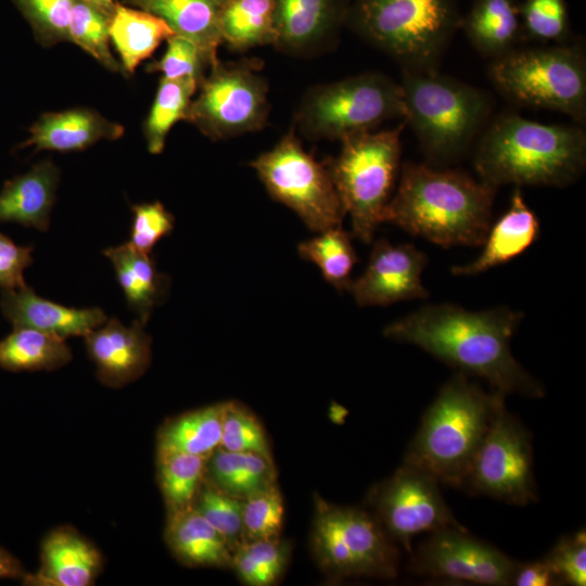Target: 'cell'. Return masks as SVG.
Returning <instances> with one entry per match:
<instances>
[{
	"instance_id": "cell-1",
	"label": "cell",
	"mask_w": 586,
	"mask_h": 586,
	"mask_svg": "<svg viewBox=\"0 0 586 586\" xmlns=\"http://www.w3.org/2000/svg\"><path fill=\"white\" fill-rule=\"evenodd\" d=\"M522 319V311L506 306L473 311L441 303L420 307L391 322L383 335L418 346L458 372L486 380L505 395L540 398L544 386L510 349Z\"/></svg>"
},
{
	"instance_id": "cell-2",
	"label": "cell",
	"mask_w": 586,
	"mask_h": 586,
	"mask_svg": "<svg viewBox=\"0 0 586 586\" xmlns=\"http://www.w3.org/2000/svg\"><path fill=\"white\" fill-rule=\"evenodd\" d=\"M496 190L462 170L405 163L383 222L444 247L482 245Z\"/></svg>"
},
{
	"instance_id": "cell-3",
	"label": "cell",
	"mask_w": 586,
	"mask_h": 586,
	"mask_svg": "<svg viewBox=\"0 0 586 586\" xmlns=\"http://www.w3.org/2000/svg\"><path fill=\"white\" fill-rule=\"evenodd\" d=\"M479 179L501 186L563 188L586 167V133L581 125L543 124L517 113L496 117L476 143Z\"/></svg>"
},
{
	"instance_id": "cell-4",
	"label": "cell",
	"mask_w": 586,
	"mask_h": 586,
	"mask_svg": "<svg viewBox=\"0 0 586 586\" xmlns=\"http://www.w3.org/2000/svg\"><path fill=\"white\" fill-rule=\"evenodd\" d=\"M505 396L496 390L486 392L457 372L425 410L404 462L428 472L440 484L461 488Z\"/></svg>"
},
{
	"instance_id": "cell-5",
	"label": "cell",
	"mask_w": 586,
	"mask_h": 586,
	"mask_svg": "<svg viewBox=\"0 0 586 586\" xmlns=\"http://www.w3.org/2000/svg\"><path fill=\"white\" fill-rule=\"evenodd\" d=\"M399 84L403 120L432 166H447L461 158L493 111V100L484 90L437 69H403Z\"/></svg>"
},
{
	"instance_id": "cell-6",
	"label": "cell",
	"mask_w": 586,
	"mask_h": 586,
	"mask_svg": "<svg viewBox=\"0 0 586 586\" xmlns=\"http://www.w3.org/2000/svg\"><path fill=\"white\" fill-rule=\"evenodd\" d=\"M462 14L458 0H352L346 26L403 69H437Z\"/></svg>"
},
{
	"instance_id": "cell-7",
	"label": "cell",
	"mask_w": 586,
	"mask_h": 586,
	"mask_svg": "<svg viewBox=\"0 0 586 586\" xmlns=\"http://www.w3.org/2000/svg\"><path fill=\"white\" fill-rule=\"evenodd\" d=\"M487 75L514 104L558 112L581 126L586 122V55L575 39L517 48L491 60Z\"/></svg>"
},
{
	"instance_id": "cell-8",
	"label": "cell",
	"mask_w": 586,
	"mask_h": 586,
	"mask_svg": "<svg viewBox=\"0 0 586 586\" xmlns=\"http://www.w3.org/2000/svg\"><path fill=\"white\" fill-rule=\"evenodd\" d=\"M405 122L392 129L372 130L342 139L336 157L324 162L345 214L352 235L370 243L400 171L402 133Z\"/></svg>"
},
{
	"instance_id": "cell-9",
	"label": "cell",
	"mask_w": 586,
	"mask_h": 586,
	"mask_svg": "<svg viewBox=\"0 0 586 586\" xmlns=\"http://www.w3.org/2000/svg\"><path fill=\"white\" fill-rule=\"evenodd\" d=\"M399 82L380 72H365L316 85L303 95L294 128L309 140H339L375 130L404 118Z\"/></svg>"
},
{
	"instance_id": "cell-10",
	"label": "cell",
	"mask_w": 586,
	"mask_h": 586,
	"mask_svg": "<svg viewBox=\"0 0 586 586\" xmlns=\"http://www.w3.org/2000/svg\"><path fill=\"white\" fill-rule=\"evenodd\" d=\"M313 551L322 570L336 578H394L399 552L373 514L316 497Z\"/></svg>"
},
{
	"instance_id": "cell-11",
	"label": "cell",
	"mask_w": 586,
	"mask_h": 586,
	"mask_svg": "<svg viewBox=\"0 0 586 586\" xmlns=\"http://www.w3.org/2000/svg\"><path fill=\"white\" fill-rule=\"evenodd\" d=\"M250 166L268 194L309 229L320 232L342 226L346 214L329 170L303 148L294 127Z\"/></svg>"
},
{
	"instance_id": "cell-12",
	"label": "cell",
	"mask_w": 586,
	"mask_h": 586,
	"mask_svg": "<svg viewBox=\"0 0 586 586\" xmlns=\"http://www.w3.org/2000/svg\"><path fill=\"white\" fill-rule=\"evenodd\" d=\"M259 60L214 63L198 88L187 122L212 141L263 129L269 115L268 82Z\"/></svg>"
},
{
	"instance_id": "cell-13",
	"label": "cell",
	"mask_w": 586,
	"mask_h": 586,
	"mask_svg": "<svg viewBox=\"0 0 586 586\" xmlns=\"http://www.w3.org/2000/svg\"><path fill=\"white\" fill-rule=\"evenodd\" d=\"M461 488L510 505L537 501L531 434L505 405L495 415Z\"/></svg>"
},
{
	"instance_id": "cell-14",
	"label": "cell",
	"mask_w": 586,
	"mask_h": 586,
	"mask_svg": "<svg viewBox=\"0 0 586 586\" xmlns=\"http://www.w3.org/2000/svg\"><path fill=\"white\" fill-rule=\"evenodd\" d=\"M438 486L428 472L404 462L392 476L371 488L367 502L392 540L411 553L416 535L462 526Z\"/></svg>"
},
{
	"instance_id": "cell-15",
	"label": "cell",
	"mask_w": 586,
	"mask_h": 586,
	"mask_svg": "<svg viewBox=\"0 0 586 586\" xmlns=\"http://www.w3.org/2000/svg\"><path fill=\"white\" fill-rule=\"evenodd\" d=\"M410 555L408 568L415 574L489 586L512 585L519 563L463 526L430 533Z\"/></svg>"
},
{
	"instance_id": "cell-16",
	"label": "cell",
	"mask_w": 586,
	"mask_h": 586,
	"mask_svg": "<svg viewBox=\"0 0 586 586\" xmlns=\"http://www.w3.org/2000/svg\"><path fill=\"white\" fill-rule=\"evenodd\" d=\"M426 255L412 244L394 245L386 239L374 242L368 265L348 285L359 306H387L402 301L429 297L421 276Z\"/></svg>"
},
{
	"instance_id": "cell-17",
	"label": "cell",
	"mask_w": 586,
	"mask_h": 586,
	"mask_svg": "<svg viewBox=\"0 0 586 586\" xmlns=\"http://www.w3.org/2000/svg\"><path fill=\"white\" fill-rule=\"evenodd\" d=\"M352 0H275L279 51L305 56L333 44L346 26Z\"/></svg>"
},
{
	"instance_id": "cell-18",
	"label": "cell",
	"mask_w": 586,
	"mask_h": 586,
	"mask_svg": "<svg viewBox=\"0 0 586 586\" xmlns=\"http://www.w3.org/2000/svg\"><path fill=\"white\" fill-rule=\"evenodd\" d=\"M84 337L99 381L110 387L137 380L151 364L152 340L139 319L125 327L117 318H111Z\"/></svg>"
},
{
	"instance_id": "cell-19",
	"label": "cell",
	"mask_w": 586,
	"mask_h": 586,
	"mask_svg": "<svg viewBox=\"0 0 586 586\" xmlns=\"http://www.w3.org/2000/svg\"><path fill=\"white\" fill-rule=\"evenodd\" d=\"M0 307L4 318L14 328H30L63 340L85 336L107 320L101 308L66 307L38 296L27 285L2 289Z\"/></svg>"
},
{
	"instance_id": "cell-20",
	"label": "cell",
	"mask_w": 586,
	"mask_h": 586,
	"mask_svg": "<svg viewBox=\"0 0 586 586\" xmlns=\"http://www.w3.org/2000/svg\"><path fill=\"white\" fill-rule=\"evenodd\" d=\"M41 566L26 574L27 585L89 586L102 565L99 550L74 528L59 527L46 536L40 551Z\"/></svg>"
},
{
	"instance_id": "cell-21",
	"label": "cell",
	"mask_w": 586,
	"mask_h": 586,
	"mask_svg": "<svg viewBox=\"0 0 586 586\" xmlns=\"http://www.w3.org/2000/svg\"><path fill=\"white\" fill-rule=\"evenodd\" d=\"M124 127L113 123L93 110L75 107L42 114L29 128L28 138L16 146H35V151L51 150L75 152L85 150L95 142L116 140Z\"/></svg>"
},
{
	"instance_id": "cell-22",
	"label": "cell",
	"mask_w": 586,
	"mask_h": 586,
	"mask_svg": "<svg viewBox=\"0 0 586 586\" xmlns=\"http://www.w3.org/2000/svg\"><path fill=\"white\" fill-rule=\"evenodd\" d=\"M540 224L515 187L508 209L491 225L483 251L466 265L451 267L454 276H475L505 264L526 251L538 238Z\"/></svg>"
},
{
	"instance_id": "cell-23",
	"label": "cell",
	"mask_w": 586,
	"mask_h": 586,
	"mask_svg": "<svg viewBox=\"0 0 586 586\" xmlns=\"http://www.w3.org/2000/svg\"><path fill=\"white\" fill-rule=\"evenodd\" d=\"M60 179L58 167L44 160L7 180L0 191V222H15L47 231Z\"/></svg>"
},
{
	"instance_id": "cell-24",
	"label": "cell",
	"mask_w": 586,
	"mask_h": 586,
	"mask_svg": "<svg viewBox=\"0 0 586 586\" xmlns=\"http://www.w3.org/2000/svg\"><path fill=\"white\" fill-rule=\"evenodd\" d=\"M225 0H124V3L161 17L175 35L194 42L211 66L221 44L219 20Z\"/></svg>"
},
{
	"instance_id": "cell-25",
	"label": "cell",
	"mask_w": 586,
	"mask_h": 586,
	"mask_svg": "<svg viewBox=\"0 0 586 586\" xmlns=\"http://www.w3.org/2000/svg\"><path fill=\"white\" fill-rule=\"evenodd\" d=\"M522 0H473L462 15L460 28L471 46L494 60L525 41L520 7Z\"/></svg>"
},
{
	"instance_id": "cell-26",
	"label": "cell",
	"mask_w": 586,
	"mask_h": 586,
	"mask_svg": "<svg viewBox=\"0 0 586 586\" xmlns=\"http://www.w3.org/2000/svg\"><path fill=\"white\" fill-rule=\"evenodd\" d=\"M165 539L186 565L231 566L232 550L227 540L193 507L168 514Z\"/></svg>"
},
{
	"instance_id": "cell-27",
	"label": "cell",
	"mask_w": 586,
	"mask_h": 586,
	"mask_svg": "<svg viewBox=\"0 0 586 586\" xmlns=\"http://www.w3.org/2000/svg\"><path fill=\"white\" fill-rule=\"evenodd\" d=\"M103 254L112 262L128 307L144 324L168 291V276L157 270L150 254L129 242L105 249Z\"/></svg>"
},
{
	"instance_id": "cell-28",
	"label": "cell",
	"mask_w": 586,
	"mask_h": 586,
	"mask_svg": "<svg viewBox=\"0 0 586 586\" xmlns=\"http://www.w3.org/2000/svg\"><path fill=\"white\" fill-rule=\"evenodd\" d=\"M109 33L125 75L133 74L143 60L175 35L155 14L118 1L111 13Z\"/></svg>"
},
{
	"instance_id": "cell-29",
	"label": "cell",
	"mask_w": 586,
	"mask_h": 586,
	"mask_svg": "<svg viewBox=\"0 0 586 586\" xmlns=\"http://www.w3.org/2000/svg\"><path fill=\"white\" fill-rule=\"evenodd\" d=\"M205 476L239 499L276 483L272 458L250 451H231L218 446L207 458Z\"/></svg>"
},
{
	"instance_id": "cell-30",
	"label": "cell",
	"mask_w": 586,
	"mask_h": 586,
	"mask_svg": "<svg viewBox=\"0 0 586 586\" xmlns=\"http://www.w3.org/2000/svg\"><path fill=\"white\" fill-rule=\"evenodd\" d=\"M219 30L221 43L232 51L273 46L275 0H225Z\"/></svg>"
},
{
	"instance_id": "cell-31",
	"label": "cell",
	"mask_w": 586,
	"mask_h": 586,
	"mask_svg": "<svg viewBox=\"0 0 586 586\" xmlns=\"http://www.w3.org/2000/svg\"><path fill=\"white\" fill-rule=\"evenodd\" d=\"M63 339L17 327L0 341V368L12 371H52L72 360Z\"/></svg>"
},
{
	"instance_id": "cell-32",
	"label": "cell",
	"mask_w": 586,
	"mask_h": 586,
	"mask_svg": "<svg viewBox=\"0 0 586 586\" xmlns=\"http://www.w3.org/2000/svg\"><path fill=\"white\" fill-rule=\"evenodd\" d=\"M225 403L188 411L165 423L157 435V453L182 451L208 457L221 438Z\"/></svg>"
},
{
	"instance_id": "cell-33",
	"label": "cell",
	"mask_w": 586,
	"mask_h": 586,
	"mask_svg": "<svg viewBox=\"0 0 586 586\" xmlns=\"http://www.w3.org/2000/svg\"><path fill=\"white\" fill-rule=\"evenodd\" d=\"M199 85L190 79L161 77L155 98L144 122L143 133L148 150L160 154L166 137L179 120H186L193 94Z\"/></svg>"
},
{
	"instance_id": "cell-34",
	"label": "cell",
	"mask_w": 586,
	"mask_h": 586,
	"mask_svg": "<svg viewBox=\"0 0 586 586\" xmlns=\"http://www.w3.org/2000/svg\"><path fill=\"white\" fill-rule=\"evenodd\" d=\"M205 456L182 451L157 453V475L168 514L193 506L205 477Z\"/></svg>"
},
{
	"instance_id": "cell-35",
	"label": "cell",
	"mask_w": 586,
	"mask_h": 586,
	"mask_svg": "<svg viewBox=\"0 0 586 586\" xmlns=\"http://www.w3.org/2000/svg\"><path fill=\"white\" fill-rule=\"evenodd\" d=\"M352 237L342 226L333 227L301 242L297 251L302 258L320 269L327 282L337 291H347L353 280L351 272L358 260Z\"/></svg>"
},
{
	"instance_id": "cell-36",
	"label": "cell",
	"mask_w": 586,
	"mask_h": 586,
	"mask_svg": "<svg viewBox=\"0 0 586 586\" xmlns=\"http://www.w3.org/2000/svg\"><path fill=\"white\" fill-rule=\"evenodd\" d=\"M290 556V547L279 537L243 542L232 551L231 568L250 586H269L278 581Z\"/></svg>"
},
{
	"instance_id": "cell-37",
	"label": "cell",
	"mask_w": 586,
	"mask_h": 586,
	"mask_svg": "<svg viewBox=\"0 0 586 586\" xmlns=\"http://www.w3.org/2000/svg\"><path fill=\"white\" fill-rule=\"evenodd\" d=\"M111 13L88 2L75 0L68 25V41L88 52L106 69L124 74L119 61L110 49Z\"/></svg>"
},
{
	"instance_id": "cell-38",
	"label": "cell",
	"mask_w": 586,
	"mask_h": 586,
	"mask_svg": "<svg viewBox=\"0 0 586 586\" xmlns=\"http://www.w3.org/2000/svg\"><path fill=\"white\" fill-rule=\"evenodd\" d=\"M520 15L524 40L543 44L574 40L565 0H522Z\"/></svg>"
},
{
	"instance_id": "cell-39",
	"label": "cell",
	"mask_w": 586,
	"mask_h": 586,
	"mask_svg": "<svg viewBox=\"0 0 586 586\" xmlns=\"http://www.w3.org/2000/svg\"><path fill=\"white\" fill-rule=\"evenodd\" d=\"M192 507L224 536L232 551L243 543V499L229 495L205 476Z\"/></svg>"
},
{
	"instance_id": "cell-40",
	"label": "cell",
	"mask_w": 586,
	"mask_h": 586,
	"mask_svg": "<svg viewBox=\"0 0 586 586\" xmlns=\"http://www.w3.org/2000/svg\"><path fill=\"white\" fill-rule=\"evenodd\" d=\"M283 513V499L276 483L244 498L243 542L279 537Z\"/></svg>"
},
{
	"instance_id": "cell-41",
	"label": "cell",
	"mask_w": 586,
	"mask_h": 586,
	"mask_svg": "<svg viewBox=\"0 0 586 586\" xmlns=\"http://www.w3.org/2000/svg\"><path fill=\"white\" fill-rule=\"evenodd\" d=\"M43 47L68 41V25L75 0H12Z\"/></svg>"
},
{
	"instance_id": "cell-42",
	"label": "cell",
	"mask_w": 586,
	"mask_h": 586,
	"mask_svg": "<svg viewBox=\"0 0 586 586\" xmlns=\"http://www.w3.org/2000/svg\"><path fill=\"white\" fill-rule=\"evenodd\" d=\"M211 64L191 40L173 35L166 40V50L161 59L146 65L148 73H162L167 79H190L199 86Z\"/></svg>"
},
{
	"instance_id": "cell-43",
	"label": "cell",
	"mask_w": 586,
	"mask_h": 586,
	"mask_svg": "<svg viewBox=\"0 0 586 586\" xmlns=\"http://www.w3.org/2000/svg\"><path fill=\"white\" fill-rule=\"evenodd\" d=\"M219 446L271 458L268 440L258 420L245 407L232 402L225 403Z\"/></svg>"
},
{
	"instance_id": "cell-44",
	"label": "cell",
	"mask_w": 586,
	"mask_h": 586,
	"mask_svg": "<svg viewBox=\"0 0 586 586\" xmlns=\"http://www.w3.org/2000/svg\"><path fill=\"white\" fill-rule=\"evenodd\" d=\"M561 585H586V533L562 537L544 557Z\"/></svg>"
},
{
	"instance_id": "cell-45",
	"label": "cell",
	"mask_w": 586,
	"mask_h": 586,
	"mask_svg": "<svg viewBox=\"0 0 586 586\" xmlns=\"http://www.w3.org/2000/svg\"><path fill=\"white\" fill-rule=\"evenodd\" d=\"M131 211L133 217L129 243L141 252L151 254L154 245L171 232L174 216L161 202L136 204L131 206Z\"/></svg>"
},
{
	"instance_id": "cell-46",
	"label": "cell",
	"mask_w": 586,
	"mask_h": 586,
	"mask_svg": "<svg viewBox=\"0 0 586 586\" xmlns=\"http://www.w3.org/2000/svg\"><path fill=\"white\" fill-rule=\"evenodd\" d=\"M33 246H21L0 232V286L3 290L26 285L24 270L33 264Z\"/></svg>"
},
{
	"instance_id": "cell-47",
	"label": "cell",
	"mask_w": 586,
	"mask_h": 586,
	"mask_svg": "<svg viewBox=\"0 0 586 586\" xmlns=\"http://www.w3.org/2000/svg\"><path fill=\"white\" fill-rule=\"evenodd\" d=\"M513 586H556L561 585L560 581L551 570L550 565L543 558L537 561L518 563L513 581Z\"/></svg>"
},
{
	"instance_id": "cell-48",
	"label": "cell",
	"mask_w": 586,
	"mask_h": 586,
	"mask_svg": "<svg viewBox=\"0 0 586 586\" xmlns=\"http://www.w3.org/2000/svg\"><path fill=\"white\" fill-rule=\"evenodd\" d=\"M26 574L21 561L7 549L0 547V579H24Z\"/></svg>"
},
{
	"instance_id": "cell-49",
	"label": "cell",
	"mask_w": 586,
	"mask_h": 586,
	"mask_svg": "<svg viewBox=\"0 0 586 586\" xmlns=\"http://www.w3.org/2000/svg\"><path fill=\"white\" fill-rule=\"evenodd\" d=\"M81 1H85V2H88L90 4H93L104 11H107V12H112L115 3H116V0H81Z\"/></svg>"
}]
</instances>
